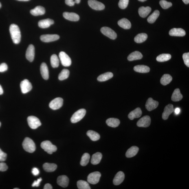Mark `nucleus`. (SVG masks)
I'll return each mask as SVG.
<instances>
[{"instance_id":"1","label":"nucleus","mask_w":189,"mask_h":189,"mask_svg":"<svg viewBox=\"0 0 189 189\" xmlns=\"http://www.w3.org/2000/svg\"><path fill=\"white\" fill-rule=\"evenodd\" d=\"M10 32L14 43L15 44H19L21 38V31L19 27L14 24H12L10 27Z\"/></svg>"},{"instance_id":"2","label":"nucleus","mask_w":189,"mask_h":189,"mask_svg":"<svg viewBox=\"0 0 189 189\" xmlns=\"http://www.w3.org/2000/svg\"><path fill=\"white\" fill-rule=\"evenodd\" d=\"M22 145L24 149L29 153H32L35 151V144L34 141L29 137L26 138L23 141Z\"/></svg>"},{"instance_id":"3","label":"nucleus","mask_w":189,"mask_h":189,"mask_svg":"<svg viewBox=\"0 0 189 189\" xmlns=\"http://www.w3.org/2000/svg\"><path fill=\"white\" fill-rule=\"evenodd\" d=\"M41 147L45 151L49 154H52L57 150L56 146L53 145L50 141H44L42 142Z\"/></svg>"},{"instance_id":"4","label":"nucleus","mask_w":189,"mask_h":189,"mask_svg":"<svg viewBox=\"0 0 189 189\" xmlns=\"http://www.w3.org/2000/svg\"><path fill=\"white\" fill-rule=\"evenodd\" d=\"M86 113V111L85 109H82L78 110L71 117V122L75 123L78 122L85 116Z\"/></svg>"},{"instance_id":"5","label":"nucleus","mask_w":189,"mask_h":189,"mask_svg":"<svg viewBox=\"0 0 189 189\" xmlns=\"http://www.w3.org/2000/svg\"><path fill=\"white\" fill-rule=\"evenodd\" d=\"M27 120L29 125L31 129H35L41 126V123L39 119L35 116H29Z\"/></svg>"},{"instance_id":"6","label":"nucleus","mask_w":189,"mask_h":189,"mask_svg":"<svg viewBox=\"0 0 189 189\" xmlns=\"http://www.w3.org/2000/svg\"><path fill=\"white\" fill-rule=\"evenodd\" d=\"M101 177V174L100 172H93L90 174L88 176L87 181L88 182L91 184H96L100 181Z\"/></svg>"},{"instance_id":"7","label":"nucleus","mask_w":189,"mask_h":189,"mask_svg":"<svg viewBox=\"0 0 189 189\" xmlns=\"http://www.w3.org/2000/svg\"><path fill=\"white\" fill-rule=\"evenodd\" d=\"M101 32L104 35L107 36L108 37L111 39L114 40L116 38L117 35L114 31L112 29L107 27H102L101 29Z\"/></svg>"},{"instance_id":"8","label":"nucleus","mask_w":189,"mask_h":189,"mask_svg":"<svg viewBox=\"0 0 189 189\" xmlns=\"http://www.w3.org/2000/svg\"><path fill=\"white\" fill-rule=\"evenodd\" d=\"M59 57L62 65L65 67H69L71 63V58L66 53L64 52H60Z\"/></svg>"},{"instance_id":"9","label":"nucleus","mask_w":189,"mask_h":189,"mask_svg":"<svg viewBox=\"0 0 189 189\" xmlns=\"http://www.w3.org/2000/svg\"><path fill=\"white\" fill-rule=\"evenodd\" d=\"M63 99L60 98H57L51 101L49 104V106L51 109L57 110L61 108L63 104Z\"/></svg>"},{"instance_id":"10","label":"nucleus","mask_w":189,"mask_h":189,"mask_svg":"<svg viewBox=\"0 0 189 189\" xmlns=\"http://www.w3.org/2000/svg\"><path fill=\"white\" fill-rule=\"evenodd\" d=\"M88 4L91 8L96 10H102L105 8V5L96 0H89Z\"/></svg>"},{"instance_id":"11","label":"nucleus","mask_w":189,"mask_h":189,"mask_svg":"<svg viewBox=\"0 0 189 189\" xmlns=\"http://www.w3.org/2000/svg\"><path fill=\"white\" fill-rule=\"evenodd\" d=\"M20 86H21L22 93H28L32 88V84L27 79H25L21 81Z\"/></svg>"},{"instance_id":"12","label":"nucleus","mask_w":189,"mask_h":189,"mask_svg":"<svg viewBox=\"0 0 189 189\" xmlns=\"http://www.w3.org/2000/svg\"><path fill=\"white\" fill-rule=\"evenodd\" d=\"M151 120L150 116H145L141 118L137 123V126L140 127H148L151 124Z\"/></svg>"},{"instance_id":"13","label":"nucleus","mask_w":189,"mask_h":189,"mask_svg":"<svg viewBox=\"0 0 189 189\" xmlns=\"http://www.w3.org/2000/svg\"><path fill=\"white\" fill-rule=\"evenodd\" d=\"M59 38V36L57 34H45L40 36V39L42 41L48 43L56 41Z\"/></svg>"},{"instance_id":"14","label":"nucleus","mask_w":189,"mask_h":189,"mask_svg":"<svg viewBox=\"0 0 189 189\" xmlns=\"http://www.w3.org/2000/svg\"><path fill=\"white\" fill-rule=\"evenodd\" d=\"M159 105V102L154 100L152 98H149L147 101L145 107L148 111H151L156 108Z\"/></svg>"},{"instance_id":"15","label":"nucleus","mask_w":189,"mask_h":189,"mask_svg":"<svg viewBox=\"0 0 189 189\" xmlns=\"http://www.w3.org/2000/svg\"><path fill=\"white\" fill-rule=\"evenodd\" d=\"M34 47L33 45H30L29 46L27 49L26 57L29 61L32 62L34 59Z\"/></svg>"},{"instance_id":"16","label":"nucleus","mask_w":189,"mask_h":189,"mask_svg":"<svg viewBox=\"0 0 189 189\" xmlns=\"http://www.w3.org/2000/svg\"><path fill=\"white\" fill-rule=\"evenodd\" d=\"M57 182L59 186L65 188H66L68 185L69 179L66 176L61 175L58 178Z\"/></svg>"},{"instance_id":"17","label":"nucleus","mask_w":189,"mask_h":189,"mask_svg":"<svg viewBox=\"0 0 189 189\" xmlns=\"http://www.w3.org/2000/svg\"><path fill=\"white\" fill-rule=\"evenodd\" d=\"M63 16L66 19L71 21H78L80 19L79 16L78 14L73 12H64Z\"/></svg>"},{"instance_id":"18","label":"nucleus","mask_w":189,"mask_h":189,"mask_svg":"<svg viewBox=\"0 0 189 189\" xmlns=\"http://www.w3.org/2000/svg\"><path fill=\"white\" fill-rule=\"evenodd\" d=\"M173 106L172 104H169L165 108L164 112L162 114V118L166 120L170 114L174 111Z\"/></svg>"},{"instance_id":"19","label":"nucleus","mask_w":189,"mask_h":189,"mask_svg":"<svg viewBox=\"0 0 189 189\" xmlns=\"http://www.w3.org/2000/svg\"><path fill=\"white\" fill-rule=\"evenodd\" d=\"M169 34L172 36H183L186 35V32L182 29L173 28L170 30Z\"/></svg>"},{"instance_id":"20","label":"nucleus","mask_w":189,"mask_h":189,"mask_svg":"<svg viewBox=\"0 0 189 189\" xmlns=\"http://www.w3.org/2000/svg\"><path fill=\"white\" fill-rule=\"evenodd\" d=\"M125 178V175L123 172L120 171L115 176L113 180V183L115 185H120L123 181Z\"/></svg>"},{"instance_id":"21","label":"nucleus","mask_w":189,"mask_h":189,"mask_svg":"<svg viewBox=\"0 0 189 189\" xmlns=\"http://www.w3.org/2000/svg\"><path fill=\"white\" fill-rule=\"evenodd\" d=\"M54 23L53 20L47 19L41 20L38 23V25L40 28L45 29L50 27V26Z\"/></svg>"},{"instance_id":"22","label":"nucleus","mask_w":189,"mask_h":189,"mask_svg":"<svg viewBox=\"0 0 189 189\" xmlns=\"http://www.w3.org/2000/svg\"><path fill=\"white\" fill-rule=\"evenodd\" d=\"M40 72L44 79L47 80L49 78V71L48 68L45 63H42L40 66Z\"/></svg>"},{"instance_id":"23","label":"nucleus","mask_w":189,"mask_h":189,"mask_svg":"<svg viewBox=\"0 0 189 189\" xmlns=\"http://www.w3.org/2000/svg\"><path fill=\"white\" fill-rule=\"evenodd\" d=\"M142 111L140 108H138L130 112L128 115V118L133 120L136 118L140 117L142 115Z\"/></svg>"},{"instance_id":"24","label":"nucleus","mask_w":189,"mask_h":189,"mask_svg":"<svg viewBox=\"0 0 189 189\" xmlns=\"http://www.w3.org/2000/svg\"><path fill=\"white\" fill-rule=\"evenodd\" d=\"M30 13L32 15L34 16L43 15L45 14V9L43 6H37L31 10Z\"/></svg>"},{"instance_id":"25","label":"nucleus","mask_w":189,"mask_h":189,"mask_svg":"<svg viewBox=\"0 0 189 189\" xmlns=\"http://www.w3.org/2000/svg\"><path fill=\"white\" fill-rule=\"evenodd\" d=\"M151 11V8L149 6L146 7L142 6L139 9L138 13L139 16L142 18H145Z\"/></svg>"},{"instance_id":"26","label":"nucleus","mask_w":189,"mask_h":189,"mask_svg":"<svg viewBox=\"0 0 189 189\" xmlns=\"http://www.w3.org/2000/svg\"><path fill=\"white\" fill-rule=\"evenodd\" d=\"M119 26L124 29H129L131 28V24L130 22L126 18H122L118 22Z\"/></svg>"},{"instance_id":"27","label":"nucleus","mask_w":189,"mask_h":189,"mask_svg":"<svg viewBox=\"0 0 189 189\" xmlns=\"http://www.w3.org/2000/svg\"><path fill=\"white\" fill-rule=\"evenodd\" d=\"M139 148L136 146H132L127 150L126 153V157L130 158L135 156L139 151Z\"/></svg>"},{"instance_id":"28","label":"nucleus","mask_w":189,"mask_h":189,"mask_svg":"<svg viewBox=\"0 0 189 189\" xmlns=\"http://www.w3.org/2000/svg\"><path fill=\"white\" fill-rule=\"evenodd\" d=\"M143 58V55L139 51H135L130 54L128 57V59L129 61L140 60Z\"/></svg>"},{"instance_id":"29","label":"nucleus","mask_w":189,"mask_h":189,"mask_svg":"<svg viewBox=\"0 0 189 189\" xmlns=\"http://www.w3.org/2000/svg\"><path fill=\"white\" fill-rule=\"evenodd\" d=\"M102 155L100 152H97V153L93 154L92 157L91 162L92 164L94 165H96L99 164L100 162L102 159Z\"/></svg>"},{"instance_id":"30","label":"nucleus","mask_w":189,"mask_h":189,"mask_svg":"<svg viewBox=\"0 0 189 189\" xmlns=\"http://www.w3.org/2000/svg\"><path fill=\"white\" fill-rule=\"evenodd\" d=\"M183 96L178 88L176 89L172 94L171 99L174 102L179 101L182 99Z\"/></svg>"},{"instance_id":"31","label":"nucleus","mask_w":189,"mask_h":189,"mask_svg":"<svg viewBox=\"0 0 189 189\" xmlns=\"http://www.w3.org/2000/svg\"><path fill=\"white\" fill-rule=\"evenodd\" d=\"M106 123L108 126L113 128L118 127L120 123V121L116 118H109L106 121Z\"/></svg>"},{"instance_id":"32","label":"nucleus","mask_w":189,"mask_h":189,"mask_svg":"<svg viewBox=\"0 0 189 189\" xmlns=\"http://www.w3.org/2000/svg\"><path fill=\"white\" fill-rule=\"evenodd\" d=\"M134 70L138 73H147L149 72L150 68L146 66L139 65L135 66L134 67Z\"/></svg>"},{"instance_id":"33","label":"nucleus","mask_w":189,"mask_h":189,"mask_svg":"<svg viewBox=\"0 0 189 189\" xmlns=\"http://www.w3.org/2000/svg\"><path fill=\"white\" fill-rule=\"evenodd\" d=\"M113 76V74L112 73L108 72L100 75V76L98 77L97 79H98L99 81H105L112 78Z\"/></svg>"},{"instance_id":"34","label":"nucleus","mask_w":189,"mask_h":189,"mask_svg":"<svg viewBox=\"0 0 189 189\" xmlns=\"http://www.w3.org/2000/svg\"><path fill=\"white\" fill-rule=\"evenodd\" d=\"M43 168L46 171L53 172L56 169L57 165L53 163H45L43 165Z\"/></svg>"},{"instance_id":"35","label":"nucleus","mask_w":189,"mask_h":189,"mask_svg":"<svg viewBox=\"0 0 189 189\" xmlns=\"http://www.w3.org/2000/svg\"><path fill=\"white\" fill-rule=\"evenodd\" d=\"M87 135L90 138L92 141H96L99 140L100 138V135L95 131L93 130H89L87 133Z\"/></svg>"},{"instance_id":"36","label":"nucleus","mask_w":189,"mask_h":189,"mask_svg":"<svg viewBox=\"0 0 189 189\" xmlns=\"http://www.w3.org/2000/svg\"><path fill=\"white\" fill-rule=\"evenodd\" d=\"M148 35L145 33H141L135 36L134 40L137 43H141L146 41L148 38Z\"/></svg>"},{"instance_id":"37","label":"nucleus","mask_w":189,"mask_h":189,"mask_svg":"<svg viewBox=\"0 0 189 189\" xmlns=\"http://www.w3.org/2000/svg\"><path fill=\"white\" fill-rule=\"evenodd\" d=\"M172 80V77L169 74H165L161 78L160 83L164 86L169 84Z\"/></svg>"},{"instance_id":"38","label":"nucleus","mask_w":189,"mask_h":189,"mask_svg":"<svg viewBox=\"0 0 189 189\" xmlns=\"http://www.w3.org/2000/svg\"><path fill=\"white\" fill-rule=\"evenodd\" d=\"M160 12L158 10H156L154 11L151 15H150L148 18L147 21L148 23L150 24L153 23L155 22L159 16Z\"/></svg>"},{"instance_id":"39","label":"nucleus","mask_w":189,"mask_h":189,"mask_svg":"<svg viewBox=\"0 0 189 189\" xmlns=\"http://www.w3.org/2000/svg\"><path fill=\"white\" fill-rule=\"evenodd\" d=\"M171 58V56L168 54H163L159 55L156 58L158 61L163 62L168 61Z\"/></svg>"},{"instance_id":"40","label":"nucleus","mask_w":189,"mask_h":189,"mask_svg":"<svg viewBox=\"0 0 189 189\" xmlns=\"http://www.w3.org/2000/svg\"><path fill=\"white\" fill-rule=\"evenodd\" d=\"M51 63L53 68H57L59 65V60L56 54H53L51 58Z\"/></svg>"},{"instance_id":"41","label":"nucleus","mask_w":189,"mask_h":189,"mask_svg":"<svg viewBox=\"0 0 189 189\" xmlns=\"http://www.w3.org/2000/svg\"><path fill=\"white\" fill-rule=\"evenodd\" d=\"M77 186L79 189H91L88 183L86 181L80 180L77 182Z\"/></svg>"},{"instance_id":"42","label":"nucleus","mask_w":189,"mask_h":189,"mask_svg":"<svg viewBox=\"0 0 189 189\" xmlns=\"http://www.w3.org/2000/svg\"><path fill=\"white\" fill-rule=\"evenodd\" d=\"M90 159V155L89 153H84L81 158L80 162L81 165L83 166L87 165L88 164Z\"/></svg>"},{"instance_id":"43","label":"nucleus","mask_w":189,"mask_h":189,"mask_svg":"<svg viewBox=\"0 0 189 189\" xmlns=\"http://www.w3.org/2000/svg\"><path fill=\"white\" fill-rule=\"evenodd\" d=\"M70 73L68 69H63L60 73L58 78L61 81L63 80L68 78Z\"/></svg>"},{"instance_id":"44","label":"nucleus","mask_w":189,"mask_h":189,"mask_svg":"<svg viewBox=\"0 0 189 189\" xmlns=\"http://www.w3.org/2000/svg\"><path fill=\"white\" fill-rule=\"evenodd\" d=\"M159 4L162 8L164 9H168L172 6V5L171 2L167 1L165 0H161L160 1Z\"/></svg>"},{"instance_id":"45","label":"nucleus","mask_w":189,"mask_h":189,"mask_svg":"<svg viewBox=\"0 0 189 189\" xmlns=\"http://www.w3.org/2000/svg\"><path fill=\"white\" fill-rule=\"evenodd\" d=\"M129 0H120L118 3L119 8L122 9H125L129 4Z\"/></svg>"},{"instance_id":"46","label":"nucleus","mask_w":189,"mask_h":189,"mask_svg":"<svg viewBox=\"0 0 189 189\" xmlns=\"http://www.w3.org/2000/svg\"><path fill=\"white\" fill-rule=\"evenodd\" d=\"M183 59L185 65L189 67V53H185L183 56Z\"/></svg>"},{"instance_id":"47","label":"nucleus","mask_w":189,"mask_h":189,"mask_svg":"<svg viewBox=\"0 0 189 189\" xmlns=\"http://www.w3.org/2000/svg\"><path fill=\"white\" fill-rule=\"evenodd\" d=\"M81 0H65V3L69 6H74L75 4H79Z\"/></svg>"},{"instance_id":"48","label":"nucleus","mask_w":189,"mask_h":189,"mask_svg":"<svg viewBox=\"0 0 189 189\" xmlns=\"http://www.w3.org/2000/svg\"><path fill=\"white\" fill-rule=\"evenodd\" d=\"M7 154L3 152L0 148V161H4L6 160Z\"/></svg>"},{"instance_id":"49","label":"nucleus","mask_w":189,"mask_h":189,"mask_svg":"<svg viewBox=\"0 0 189 189\" xmlns=\"http://www.w3.org/2000/svg\"><path fill=\"white\" fill-rule=\"evenodd\" d=\"M8 169V166L4 163H0V171L4 172Z\"/></svg>"},{"instance_id":"50","label":"nucleus","mask_w":189,"mask_h":189,"mask_svg":"<svg viewBox=\"0 0 189 189\" xmlns=\"http://www.w3.org/2000/svg\"><path fill=\"white\" fill-rule=\"evenodd\" d=\"M8 69V65L6 63H3L0 65V72H3Z\"/></svg>"},{"instance_id":"51","label":"nucleus","mask_w":189,"mask_h":189,"mask_svg":"<svg viewBox=\"0 0 189 189\" xmlns=\"http://www.w3.org/2000/svg\"><path fill=\"white\" fill-rule=\"evenodd\" d=\"M42 180L41 178L37 179V180L35 181L32 185V186L33 187H38L40 186V183Z\"/></svg>"},{"instance_id":"52","label":"nucleus","mask_w":189,"mask_h":189,"mask_svg":"<svg viewBox=\"0 0 189 189\" xmlns=\"http://www.w3.org/2000/svg\"><path fill=\"white\" fill-rule=\"evenodd\" d=\"M32 173L34 176H37L39 174V170L36 168H34L32 170Z\"/></svg>"},{"instance_id":"53","label":"nucleus","mask_w":189,"mask_h":189,"mask_svg":"<svg viewBox=\"0 0 189 189\" xmlns=\"http://www.w3.org/2000/svg\"><path fill=\"white\" fill-rule=\"evenodd\" d=\"M44 189H53L52 185L49 183L46 184L44 187Z\"/></svg>"},{"instance_id":"54","label":"nucleus","mask_w":189,"mask_h":189,"mask_svg":"<svg viewBox=\"0 0 189 189\" xmlns=\"http://www.w3.org/2000/svg\"><path fill=\"white\" fill-rule=\"evenodd\" d=\"M180 112V109L179 108H176V109L175 110V113L176 114H178Z\"/></svg>"},{"instance_id":"55","label":"nucleus","mask_w":189,"mask_h":189,"mask_svg":"<svg viewBox=\"0 0 189 189\" xmlns=\"http://www.w3.org/2000/svg\"><path fill=\"white\" fill-rule=\"evenodd\" d=\"M3 93V91L1 86L0 85V95H2Z\"/></svg>"},{"instance_id":"56","label":"nucleus","mask_w":189,"mask_h":189,"mask_svg":"<svg viewBox=\"0 0 189 189\" xmlns=\"http://www.w3.org/2000/svg\"><path fill=\"white\" fill-rule=\"evenodd\" d=\"M183 1L185 4H188L189 3V0H183Z\"/></svg>"},{"instance_id":"57","label":"nucleus","mask_w":189,"mask_h":189,"mask_svg":"<svg viewBox=\"0 0 189 189\" xmlns=\"http://www.w3.org/2000/svg\"><path fill=\"white\" fill-rule=\"evenodd\" d=\"M17 1H30V0H17Z\"/></svg>"},{"instance_id":"58","label":"nucleus","mask_w":189,"mask_h":189,"mask_svg":"<svg viewBox=\"0 0 189 189\" xmlns=\"http://www.w3.org/2000/svg\"><path fill=\"white\" fill-rule=\"evenodd\" d=\"M138 1H140L144 2L145 1H147V0H138Z\"/></svg>"},{"instance_id":"59","label":"nucleus","mask_w":189,"mask_h":189,"mask_svg":"<svg viewBox=\"0 0 189 189\" xmlns=\"http://www.w3.org/2000/svg\"><path fill=\"white\" fill-rule=\"evenodd\" d=\"M1 3H0V8H1Z\"/></svg>"},{"instance_id":"60","label":"nucleus","mask_w":189,"mask_h":189,"mask_svg":"<svg viewBox=\"0 0 189 189\" xmlns=\"http://www.w3.org/2000/svg\"><path fill=\"white\" fill-rule=\"evenodd\" d=\"M14 189H19V188H14Z\"/></svg>"},{"instance_id":"61","label":"nucleus","mask_w":189,"mask_h":189,"mask_svg":"<svg viewBox=\"0 0 189 189\" xmlns=\"http://www.w3.org/2000/svg\"><path fill=\"white\" fill-rule=\"evenodd\" d=\"M1 126V123L0 122V126Z\"/></svg>"}]
</instances>
